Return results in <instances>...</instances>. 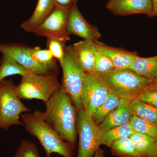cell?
Instances as JSON below:
<instances>
[{"instance_id":"13","label":"cell","mask_w":157,"mask_h":157,"mask_svg":"<svg viewBox=\"0 0 157 157\" xmlns=\"http://www.w3.org/2000/svg\"><path fill=\"white\" fill-rule=\"evenodd\" d=\"M95 42L97 50L109 58L117 69L128 68L138 56L136 52L108 46L98 40H95Z\"/></svg>"},{"instance_id":"2","label":"cell","mask_w":157,"mask_h":157,"mask_svg":"<svg viewBox=\"0 0 157 157\" xmlns=\"http://www.w3.org/2000/svg\"><path fill=\"white\" fill-rule=\"evenodd\" d=\"M24 127L29 134L39 140L46 157L56 153L63 157H73V149L59 135L44 119L43 112L39 110L21 115Z\"/></svg>"},{"instance_id":"29","label":"cell","mask_w":157,"mask_h":157,"mask_svg":"<svg viewBox=\"0 0 157 157\" xmlns=\"http://www.w3.org/2000/svg\"><path fill=\"white\" fill-rule=\"evenodd\" d=\"M137 99L157 108V85L155 83L142 93Z\"/></svg>"},{"instance_id":"31","label":"cell","mask_w":157,"mask_h":157,"mask_svg":"<svg viewBox=\"0 0 157 157\" xmlns=\"http://www.w3.org/2000/svg\"><path fill=\"white\" fill-rule=\"evenodd\" d=\"M94 157H105L104 151L100 148H98L96 151Z\"/></svg>"},{"instance_id":"30","label":"cell","mask_w":157,"mask_h":157,"mask_svg":"<svg viewBox=\"0 0 157 157\" xmlns=\"http://www.w3.org/2000/svg\"><path fill=\"white\" fill-rule=\"evenodd\" d=\"M78 1V0H56V5L71 9L73 6L77 5Z\"/></svg>"},{"instance_id":"32","label":"cell","mask_w":157,"mask_h":157,"mask_svg":"<svg viewBox=\"0 0 157 157\" xmlns=\"http://www.w3.org/2000/svg\"><path fill=\"white\" fill-rule=\"evenodd\" d=\"M154 12L157 16V0H152Z\"/></svg>"},{"instance_id":"8","label":"cell","mask_w":157,"mask_h":157,"mask_svg":"<svg viewBox=\"0 0 157 157\" xmlns=\"http://www.w3.org/2000/svg\"><path fill=\"white\" fill-rule=\"evenodd\" d=\"M109 90L101 75L86 73L82 102L83 109L87 115L92 116L98 107L106 101Z\"/></svg>"},{"instance_id":"16","label":"cell","mask_w":157,"mask_h":157,"mask_svg":"<svg viewBox=\"0 0 157 157\" xmlns=\"http://www.w3.org/2000/svg\"><path fill=\"white\" fill-rule=\"evenodd\" d=\"M131 101L121 99L118 107L98 125L101 130H107L128 123L132 117Z\"/></svg>"},{"instance_id":"35","label":"cell","mask_w":157,"mask_h":157,"mask_svg":"<svg viewBox=\"0 0 157 157\" xmlns=\"http://www.w3.org/2000/svg\"><path fill=\"white\" fill-rule=\"evenodd\" d=\"M113 1V0H109V1Z\"/></svg>"},{"instance_id":"24","label":"cell","mask_w":157,"mask_h":157,"mask_svg":"<svg viewBox=\"0 0 157 157\" xmlns=\"http://www.w3.org/2000/svg\"><path fill=\"white\" fill-rule=\"evenodd\" d=\"M31 56L35 61L59 73L56 59L47 49H42L38 46L30 48Z\"/></svg>"},{"instance_id":"33","label":"cell","mask_w":157,"mask_h":157,"mask_svg":"<svg viewBox=\"0 0 157 157\" xmlns=\"http://www.w3.org/2000/svg\"><path fill=\"white\" fill-rule=\"evenodd\" d=\"M154 157H157V139L155 141V152Z\"/></svg>"},{"instance_id":"34","label":"cell","mask_w":157,"mask_h":157,"mask_svg":"<svg viewBox=\"0 0 157 157\" xmlns=\"http://www.w3.org/2000/svg\"><path fill=\"white\" fill-rule=\"evenodd\" d=\"M154 81H155V84L156 85H157V78H156L155 79Z\"/></svg>"},{"instance_id":"11","label":"cell","mask_w":157,"mask_h":157,"mask_svg":"<svg viewBox=\"0 0 157 157\" xmlns=\"http://www.w3.org/2000/svg\"><path fill=\"white\" fill-rule=\"evenodd\" d=\"M106 9L116 16L144 14L150 17L157 16L154 12L152 0L109 1Z\"/></svg>"},{"instance_id":"17","label":"cell","mask_w":157,"mask_h":157,"mask_svg":"<svg viewBox=\"0 0 157 157\" xmlns=\"http://www.w3.org/2000/svg\"><path fill=\"white\" fill-rule=\"evenodd\" d=\"M133 128L128 123L114 127L107 130L99 131V138L101 145H104L110 147L112 144L120 139L128 138L135 133Z\"/></svg>"},{"instance_id":"5","label":"cell","mask_w":157,"mask_h":157,"mask_svg":"<svg viewBox=\"0 0 157 157\" xmlns=\"http://www.w3.org/2000/svg\"><path fill=\"white\" fill-rule=\"evenodd\" d=\"M60 66L63 75L62 84L77 111L83 109L82 95L86 73L78 64L73 45L66 46L64 59Z\"/></svg>"},{"instance_id":"4","label":"cell","mask_w":157,"mask_h":157,"mask_svg":"<svg viewBox=\"0 0 157 157\" xmlns=\"http://www.w3.org/2000/svg\"><path fill=\"white\" fill-rule=\"evenodd\" d=\"M57 74L28 73L22 76L16 86V92L21 100L36 99L46 103L61 87Z\"/></svg>"},{"instance_id":"6","label":"cell","mask_w":157,"mask_h":157,"mask_svg":"<svg viewBox=\"0 0 157 157\" xmlns=\"http://www.w3.org/2000/svg\"><path fill=\"white\" fill-rule=\"evenodd\" d=\"M16 86L11 78L0 82V129L8 130L13 125L24 126L20 116L32 112L18 98Z\"/></svg>"},{"instance_id":"20","label":"cell","mask_w":157,"mask_h":157,"mask_svg":"<svg viewBox=\"0 0 157 157\" xmlns=\"http://www.w3.org/2000/svg\"><path fill=\"white\" fill-rule=\"evenodd\" d=\"M120 99L115 93L109 90L106 101L98 107L91 117L96 125L98 126L103 122L109 113L118 107Z\"/></svg>"},{"instance_id":"15","label":"cell","mask_w":157,"mask_h":157,"mask_svg":"<svg viewBox=\"0 0 157 157\" xmlns=\"http://www.w3.org/2000/svg\"><path fill=\"white\" fill-rule=\"evenodd\" d=\"M55 6L56 0H38L32 16L21 25V27L26 32L33 33L51 14Z\"/></svg>"},{"instance_id":"19","label":"cell","mask_w":157,"mask_h":157,"mask_svg":"<svg viewBox=\"0 0 157 157\" xmlns=\"http://www.w3.org/2000/svg\"><path fill=\"white\" fill-rule=\"evenodd\" d=\"M130 138L141 157H154L156 141L154 138L135 132Z\"/></svg>"},{"instance_id":"7","label":"cell","mask_w":157,"mask_h":157,"mask_svg":"<svg viewBox=\"0 0 157 157\" xmlns=\"http://www.w3.org/2000/svg\"><path fill=\"white\" fill-rule=\"evenodd\" d=\"M76 131L78 137L76 157H94L101 145L99 138L100 129L83 109L77 111Z\"/></svg>"},{"instance_id":"9","label":"cell","mask_w":157,"mask_h":157,"mask_svg":"<svg viewBox=\"0 0 157 157\" xmlns=\"http://www.w3.org/2000/svg\"><path fill=\"white\" fill-rule=\"evenodd\" d=\"M71 9L56 5L51 14L33 33L46 39L69 41L70 37L67 30V25Z\"/></svg>"},{"instance_id":"10","label":"cell","mask_w":157,"mask_h":157,"mask_svg":"<svg viewBox=\"0 0 157 157\" xmlns=\"http://www.w3.org/2000/svg\"><path fill=\"white\" fill-rule=\"evenodd\" d=\"M30 48L21 44L0 43V53L16 62L28 73L58 75L54 70L35 61L31 56Z\"/></svg>"},{"instance_id":"26","label":"cell","mask_w":157,"mask_h":157,"mask_svg":"<svg viewBox=\"0 0 157 157\" xmlns=\"http://www.w3.org/2000/svg\"><path fill=\"white\" fill-rule=\"evenodd\" d=\"M66 42V41L57 39H47L48 50L60 65L63 63L64 59Z\"/></svg>"},{"instance_id":"25","label":"cell","mask_w":157,"mask_h":157,"mask_svg":"<svg viewBox=\"0 0 157 157\" xmlns=\"http://www.w3.org/2000/svg\"><path fill=\"white\" fill-rule=\"evenodd\" d=\"M129 123L135 132L145 134L157 139V125L135 115H132Z\"/></svg>"},{"instance_id":"1","label":"cell","mask_w":157,"mask_h":157,"mask_svg":"<svg viewBox=\"0 0 157 157\" xmlns=\"http://www.w3.org/2000/svg\"><path fill=\"white\" fill-rule=\"evenodd\" d=\"M46 121L73 149L76 144L77 111L63 86L45 103Z\"/></svg>"},{"instance_id":"23","label":"cell","mask_w":157,"mask_h":157,"mask_svg":"<svg viewBox=\"0 0 157 157\" xmlns=\"http://www.w3.org/2000/svg\"><path fill=\"white\" fill-rule=\"evenodd\" d=\"M29 73L16 62L8 57H2L0 61V82L8 76L14 75L25 76Z\"/></svg>"},{"instance_id":"18","label":"cell","mask_w":157,"mask_h":157,"mask_svg":"<svg viewBox=\"0 0 157 157\" xmlns=\"http://www.w3.org/2000/svg\"><path fill=\"white\" fill-rule=\"evenodd\" d=\"M128 68L140 76L154 80L157 77V56L147 58L137 56Z\"/></svg>"},{"instance_id":"14","label":"cell","mask_w":157,"mask_h":157,"mask_svg":"<svg viewBox=\"0 0 157 157\" xmlns=\"http://www.w3.org/2000/svg\"><path fill=\"white\" fill-rule=\"evenodd\" d=\"M78 64L86 73H94L97 46L95 40H83L73 45Z\"/></svg>"},{"instance_id":"27","label":"cell","mask_w":157,"mask_h":157,"mask_svg":"<svg viewBox=\"0 0 157 157\" xmlns=\"http://www.w3.org/2000/svg\"><path fill=\"white\" fill-rule=\"evenodd\" d=\"M115 68L113 63L109 58L97 51L94 73L102 75Z\"/></svg>"},{"instance_id":"21","label":"cell","mask_w":157,"mask_h":157,"mask_svg":"<svg viewBox=\"0 0 157 157\" xmlns=\"http://www.w3.org/2000/svg\"><path fill=\"white\" fill-rule=\"evenodd\" d=\"M130 108L132 115L157 125V108L137 99L131 101Z\"/></svg>"},{"instance_id":"28","label":"cell","mask_w":157,"mask_h":157,"mask_svg":"<svg viewBox=\"0 0 157 157\" xmlns=\"http://www.w3.org/2000/svg\"><path fill=\"white\" fill-rule=\"evenodd\" d=\"M14 157H41L36 146L33 142L23 140L21 142Z\"/></svg>"},{"instance_id":"12","label":"cell","mask_w":157,"mask_h":157,"mask_svg":"<svg viewBox=\"0 0 157 157\" xmlns=\"http://www.w3.org/2000/svg\"><path fill=\"white\" fill-rule=\"evenodd\" d=\"M67 30L69 35H76L83 40H98L101 36L98 28L88 22L79 11L77 5L70 9Z\"/></svg>"},{"instance_id":"3","label":"cell","mask_w":157,"mask_h":157,"mask_svg":"<svg viewBox=\"0 0 157 157\" xmlns=\"http://www.w3.org/2000/svg\"><path fill=\"white\" fill-rule=\"evenodd\" d=\"M101 76L109 89L121 99L131 101L155 84L154 80L140 76L129 68H115Z\"/></svg>"},{"instance_id":"22","label":"cell","mask_w":157,"mask_h":157,"mask_svg":"<svg viewBox=\"0 0 157 157\" xmlns=\"http://www.w3.org/2000/svg\"><path fill=\"white\" fill-rule=\"evenodd\" d=\"M110 148L112 154L117 156L141 157L130 137L114 141Z\"/></svg>"}]
</instances>
